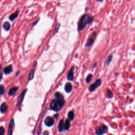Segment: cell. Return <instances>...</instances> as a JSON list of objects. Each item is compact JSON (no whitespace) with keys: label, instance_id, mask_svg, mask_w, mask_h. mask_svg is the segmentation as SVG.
<instances>
[{"label":"cell","instance_id":"6da1fadb","mask_svg":"<svg viewBox=\"0 0 135 135\" xmlns=\"http://www.w3.org/2000/svg\"><path fill=\"white\" fill-rule=\"evenodd\" d=\"M93 20V18L90 16L88 14H85L82 16L78 24V30L79 31H82L87 24L91 23Z\"/></svg>","mask_w":135,"mask_h":135},{"label":"cell","instance_id":"7a4b0ae2","mask_svg":"<svg viewBox=\"0 0 135 135\" xmlns=\"http://www.w3.org/2000/svg\"><path fill=\"white\" fill-rule=\"evenodd\" d=\"M65 101L64 99H56L51 101L50 103V108L52 110L56 111H60L62 108Z\"/></svg>","mask_w":135,"mask_h":135},{"label":"cell","instance_id":"3957f363","mask_svg":"<svg viewBox=\"0 0 135 135\" xmlns=\"http://www.w3.org/2000/svg\"><path fill=\"white\" fill-rule=\"evenodd\" d=\"M108 131V127L106 125H102L96 129V135H103L107 133Z\"/></svg>","mask_w":135,"mask_h":135},{"label":"cell","instance_id":"277c9868","mask_svg":"<svg viewBox=\"0 0 135 135\" xmlns=\"http://www.w3.org/2000/svg\"><path fill=\"white\" fill-rule=\"evenodd\" d=\"M102 81L100 79H98L96 80V81L94 82L93 84H92L89 87V90L90 92H92L98 88L99 86H100V85L101 84Z\"/></svg>","mask_w":135,"mask_h":135},{"label":"cell","instance_id":"5b68a950","mask_svg":"<svg viewBox=\"0 0 135 135\" xmlns=\"http://www.w3.org/2000/svg\"><path fill=\"white\" fill-rule=\"evenodd\" d=\"M96 35H97V33L96 32H94L93 33H92V35L90 36V37H89L88 40V41H87V43L86 44V46L87 47H91L92 44H93V42L94 41V40L96 39Z\"/></svg>","mask_w":135,"mask_h":135},{"label":"cell","instance_id":"8992f818","mask_svg":"<svg viewBox=\"0 0 135 135\" xmlns=\"http://www.w3.org/2000/svg\"><path fill=\"white\" fill-rule=\"evenodd\" d=\"M27 92V89H24L20 94V95L19 97V98L18 99V101H17V106H19L20 105V104L22 103V102L23 101V99H24V98L25 97V95L26 93Z\"/></svg>","mask_w":135,"mask_h":135},{"label":"cell","instance_id":"52a82bcc","mask_svg":"<svg viewBox=\"0 0 135 135\" xmlns=\"http://www.w3.org/2000/svg\"><path fill=\"white\" fill-rule=\"evenodd\" d=\"M54 119L53 117H48L46 118V119H45L44 122L45 124L48 127H51L54 124Z\"/></svg>","mask_w":135,"mask_h":135},{"label":"cell","instance_id":"ba28073f","mask_svg":"<svg viewBox=\"0 0 135 135\" xmlns=\"http://www.w3.org/2000/svg\"><path fill=\"white\" fill-rule=\"evenodd\" d=\"M73 70H74V67L72 66L68 73L67 79L70 81H72L73 78H74V77H73Z\"/></svg>","mask_w":135,"mask_h":135},{"label":"cell","instance_id":"9c48e42d","mask_svg":"<svg viewBox=\"0 0 135 135\" xmlns=\"http://www.w3.org/2000/svg\"><path fill=\"white\" fill-rule=\"evenodd\" d=\"M14 120L12 119L11 120L10 125H9V130H8V135H11L12 134V131H13V129H14Z\"/></svg>","mask_w":135,"mask_h":135},{"label":"cell","instance_id":"30bf717a","mask_svg":"<svg viewBox=\"0 0 135 135\" xmlns=\"http://www.w3.org/2000/svg\"><path fill=\"white\" fill-rule=\"evenodd\" d=\"M13 71V67L12 65H9L8 66H7L4 69V73L6 74H10V73L12 72Z\"/></svg>","mask_w":135,"mask_h":135},{"label":"cell","instance_id":"8fae6325","mask_svg":"<svg viewBox=\"0 0 135 135\" xmlns=\"http://www.w3.org/2000/svg\"><path fill=\"white\" fill-rule=\"evenodd\" d=\"M8 110V105L5 103H3L0 106V111L2 113H5Z\"/></svg>","mask_w":135,"mask_h":135},{"label":"cell","instance_id":"7c38bea8","mask_svg":"<svg viewBox=\"0 0 135 135\" xmlns=\"http://www.w3.org/2000/svg\"><path fill=\"white\" fill-rule=\"evenodd\" d=\"M18 87H15L12 88L9 91V95L10 96H12L14 95L16 92L18 91Z\"/></svg>","mask_w":135,"mask_h":135},{"label":"cell","instance_id":"4fadbf2b","mask_svg":"<svg viewBox=\"0 0 135 135\" xmlns=\"http://www.w3.org/2000/svg\"><path fill=\"white\" fill-rule=\"evenodd\" d=\"M65 91L67 92V93H69V92L72 91V84H71L70 83H67V84H65Z\"/></svg>","mask_w":135,"mask_h":135},{"label":"cell","instance_id":"5bb4252c","mask_svg":"<svg viewBox=\"0 0 135 135\" xmlns=\"http://www.w3.org/2000/svg\"><path fill=\"white\" fill-rule=\"evenodd\" d=\"M58 129L60 132H62L63 129H65V123H64V120L63 119L61 120L60 121V122H59V124Z\"/></svg>","mask_w":135,"mask_h":135},{"label":"cell","instance_id":"9a60e30c","mask_svg":"<svg viewBox=\"0 0 135 135\" xmlns=\"http://www.w3.org/2000/svg\"><path fill=\"white\" fill-rule=\"evenodd\" d=\"M10 27H11V25H10V23L8 22H5L4 23V24L3 25V28L5 31H9L10 29Z\"/></svg>","mask_w":135,"mask_h":135},{"label":"cell","instance_id":"2e32d148","mask_svg":"<svg viewBox=\"0 0 135 135\" xmlns=\"http://www.w3.org/2000/svg\"><path fill=\"white\" fill-rule=\"evenodd\" d=\"M70 121L69 119H67L65 120V129L66 130H68L70 127Z\"/></svg>","mask_w":135,"mask_h":135},{"label":"cell","instance_id":"e0dca14e","mask_svg":"<svg viewBox=\"0 0 135 135\" xmlns=\"http://www.w3.org/2000/svg\"><path fill=\"white\" fill-rule=\"evenodd\" d=\"M18 14H19V11H16V12H15L14 13L12 14L10 16V18H9V19H10V20L11 21H13L16 18H17V16H18Z\"/></svg>","mask_w":135,"mask_h":135},{"label":"cell","instance_id":"ac0fdd59","mask_svg":"<svg viewBox=\"0 0 135 135\" xmlns=\"http://www.w3.org/2000/svg\"><path fill=\"white\" fill-rule=\"evenodd\" d=\"M68 118L70 120H73L74 118V114L73 111H71L68 113Z\"/></svg>","mask_w":135,"mask_h":135},{"label":"cell","instance_id":"d6986e66","mask_svg":"<svg viewBox=\"0 0 135 135\" xmlns=\"http://www.w3.org/2000/svg\"><path fill=\"white\" fill-rule=\"evenodd\" d=\"M54 96H55L56 98V99H64L63 96H62V94H61L60 93V92H56V93H55V94H54Z\"/></svg>","mask_w":135,"mask_h":135},{"label":"cell","instance_id":"ffe728a7","mask_svg":"<svg viewBox=\"0 0 135 135\" xmlns=\"http://www.w3.org/2000/svg\"><path fill=\"white\" fill-rule=\"evenodd\" d=\"M34 74V70H31L30 73H29V80H32L33 78Z\"/></svg>","mask_w":135,"mask_h":135},{"label":"cell","instance_id":"44dd1931","mask_svg":"<svg viewBox=\"0 0 135 135\" xmlns=\"http://www.w3.org/2000/svg\"><path fill=\"white\" fill-rule=\"evenodd\" d=\"M107 97L108 98H111L113 97V94L109 90H108L107 91Z\"/></svg>","mask_w":135,"mask_h":135},{"label":"cell","instance_id":"7402d4cb","mask_svg":"<svg viewBox=\"0 0 135 135\" xmlns=\"http://www.w3.org/2000/svg\"><path fill=\"white\" fill-rule=\"evenodd\" d=\"M112 56H109L107 59V61H106V65H109L110 63L111 62V61H112Z\"/></svg>","mask_w":135,"mask_h":135},{"label":"cell","instance_id":"603a6c76","mask_svg":"<svg viewBox=\"0 0 135 135\" xmlns=\"http://www.w3.org/2000/svg\"><path fill=\"white\" fill-rule=\"evenodd\" d=\"M92 77L93 76H92V75L91 74H90L88 75L87 78H86V82L87 83H89L90 82V81L92 78Z\"/></svg>","mask_w":135,"mask_h":135},{"label":"cell","instance_id":"cb8c5ba5","mask_svg":"<svg viewBox=\"0 0 135 135\" xmlns=\"http://www.w3.org/2000/svg\"><path fill=\"white\" fill-rule=\"evenodd\" d=\"M4 91H5V89H4V87L3 85L0 86V95H3L4 93Z\"/></svg>","mask_w":135,"mask_h":135},{"label":"cell","instance_id":"d4e9b609","mask_svg":"<svg viewBox=\"0 0 135 135\" xmlns=\"http://www.w3.org/2000/svg\"><path fill=\"white\" fill-rule=\"evenodd\" d=\"M5 132V130L3 127H0V135H3Z\"/></svg>","mask_w":135,"mask_h":135},{"label":"cell","instance_id":"484cf974","mask_svg":"<svg viewBox=\"0 0 135 135\" xmlns=\"http://www.w3.org/2000/svg\"><path fill=\"white\" fill-rule=\"evenodd\" d=\"M2 78V73L1 71V66H0V82Z\"/></svg>","mask_w":135,"mask_h":135},{"label":"cell","instance_id":"4316f807","mask_svg":"<svg viewBox=\"0 0 135 135\" xmlns=\"http://www.w3.org/2000/svg\"><path fill=\"white\" fill-rule=\"evenodd\" d=\"M58 116H59V115H58V114H56V115H54V117H55V118H57V117H58Z\"/></svg>","mask_w":135,"mask_h":135},{"label":"cell","instance_id":"83f0119b","mask_svg":"<svg viewBox=\"0 0 135 135\" xmlns=\"http://www.w3.org/2000/svg\"><path fill=\"white\" fill-rule=\"evenodd\" d=\"M43 134H44V135H46V134L48 135V134H49V132H47V131H46L45 132H44Z\"/></svg>","mask_w":135,"mask_h":135},{"label":"cell","instance_id":"f1b7e54d","mask_svg":"<svg viewBox=\"0 0 135 135\" xmlns=\"http://www.w3.org/2000/svg\"><path fill=\"white\" fill-rule=\"evenodd\" d=\"M97 1H100V2H102V0H97Z\"/></svg>","mask_w":135,"mask_h":135}]
</instances>
